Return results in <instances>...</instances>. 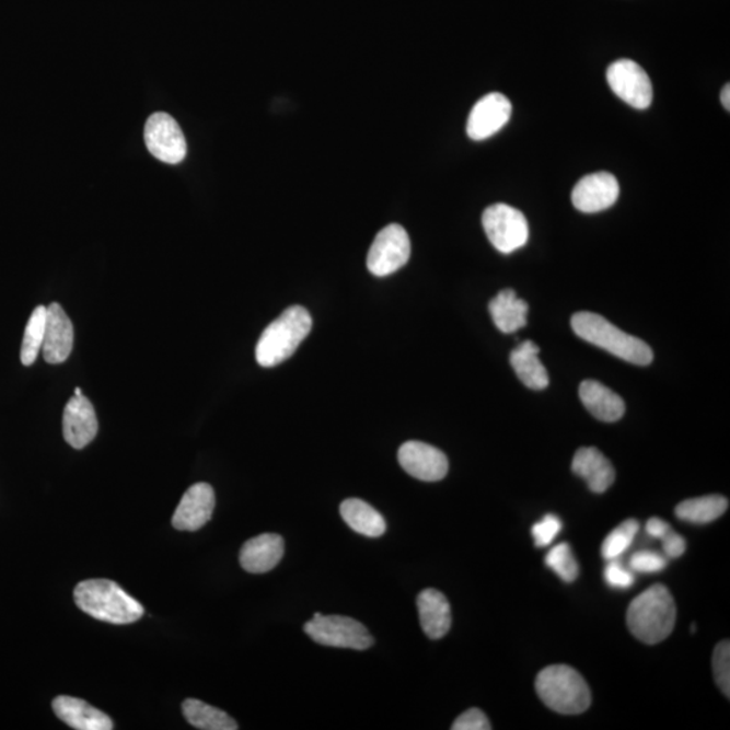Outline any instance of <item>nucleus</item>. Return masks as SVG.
<instances>
[{
    "mask_svg": "<svg viewBox=\"0 0 730 730\" xmlns=\"http://www.w3.org/2000/svg\"><path fill=\"white\" fill-rule=\"evenodd\" d=\"M676 623L674 596L664 584H653L631 601L626 624L637 640L654 646L672 634Z\"/></svg>",
    "mask_w": 730,
    "mask_h": 730,
    "instance_id": "nucleus-1",
    "label": "nucleus"
},
{
    "mask_svg": "<svg viewBox=\"0 0 730 730\" xmlns=\"http://www.w3.org/2000/svg\"><path fill=\"white\" fill-rule=\"evenodd\" d=\"M73 598L80 611L114 625L134 624L146 613L140 602L107 579L80 582L74 588Z\"/></svg>",
    "mask_w": 730,
    "mask_h": 730,
    "instance_id": "nucleus-2",
    "label": "nucleus"
},
{
    "mask_svg": "<svg viewBox=\"0 0 730 730\" xmlns=\"http://www.w3.org/2000/svg\"><path fill=\"white\" fill-rule=\"evenodd\" d=\"M571 326L575 335L582 340L607 350L609 354L617 356L618 359L635 366L652 363L653 352L647 343L618 329L602 315L590 312L573 314Z\"/></svg>",
    "mask_w": 730,
    "mask_h": 730,
    "instance_id": "nucleus-3",
    "label": "nucleus"
},
{
    "mask_svg": "<svg viewBox=\"0 0 730 730\" xmlns=\"http://www.w3.org/2000/svg\"><path fill=\"white\" fill-rule=\"evenodd\" d=\"M313 327L312 315L302 306L285 310L266 327L256 345V361L262 367H275L294 355Z\"/></svg>",
    "mask_w": 730,
    "mask_h": 730,
    "instance_id": "nucleus-4",
    "label": "nucleus"
},
{
    "mask_svg": "<svg viewBox=\"0 0 730 730\" xmlns=\"http://www.w3.org/2000/svg\"><path fill=\"white\" fill-rule=\"evenodd\" d=\"M536 692L549 709L560 715H580L590 708L588 682L568 665H551L536 677Z\"/></svg>",
    "mask_w": 730,
    "mask_h": 730,
    "instance_id": "nucleus-5",
    "label": "nucleus"
},
{
    "mask_svg": "<svg viewBox=\"0 0 730 730\" xmlns=\"http://www.w3.org/2000/svg\"><path fill=\"white\" fill-rule=\"evenodd\" d=\"M303 629L310 639L325 647L366 651L375 644L366 626L350 617L322 616L321 613H315L313 618L304 624Z\"/></svg>",
    "mask_w": 730,
    "mask_h": 730,
    "instance_id": "nucleus-6",
    "label": "nucleus"
},
{
    "mask_svg": "<svg viewBox=\"0 0 730 730\" xmlns=\"http://www.w3.org/2000/svg\"><path fill=\"white\" fill-rule=\"evenodd\" d=\"M483 228L494 248L509 255L522 248L529 240V225L524 215L509 205L487 207L482 217Z\"/></svg>",
    "mask_w": 730,
    "mask_h": 730,
    "instance_id": "nucleus-7",
    "label": "nucleus"
},
{
    "mask_svg": "<svg viewBox=\"0 0 730 730\" xmlns=\"http://www.w3.org/2000/svg\"><path fill=\"white\" fill-rule=\"evenodd\" d=\"M412 255L409 234L401 225L391 223L376 234L368 252L367 267L372 275L383 278L406 266Z\"/></svg>",
    "mask_w": 730,
    "mask_h": 730,
    "instance_id": "nucleus-8",
    "label": "nucleus"
},
{
    "mask_svg": "<svg viewBox=\"0 0 730 730\" xmlns=\"http://www.w3.org/2000/svg\"><path fill=\"white\" fill-rule=\"evenodd\" d=\"M607 83L619 100L628 103L637 111H646L651 106L653 89L644 68L634 60L614 61L606 72Z\"/></svg>",
    "mask_w": 730,
    "mask_h": 730,
    "instance_id": "nucleus-9",
    "label": "nucleus"
},
{
    "mask_svg": "<svg viewBox=\"0 0 730 730\" xmlns=\"http://www.w3.org/2000/svg\"><path fill=\"white\" fill-rule=\"evenodd\" d=\"M143 135L149 152L160 161L166 164H179L186 158V138L181 126L170 114H153L147 120Z\"/></svg>",
    "mask_w": 730,
    "mask_h": 730,
    "instance_id": "nucleus-10",
    "label": "nucleus"
},
{
    "mask_svg": "<svg viewBox=\"0 0 730 730\" xmlns=\"http://www.w3.org/2000/svg\"><path fill=\"white\" fill-rule=\"evenodd\" d=\"M398 460L407 474L422 482L444 479L450 470L444 452L421 441L405 442L399 448Z\"/></svg>",
    "mask_w": 730,
    "mask_h": 730,
    "instance_id": "nucleus-11",
    "label": "nucleus"
},
{
    "mask_svg": "<svg viewBox=\"0 0 730 730\" xmlns=\"http://www.w3.org/2000/svg\"><path fill=\"white\" fill-rule=\"evenodd\" d=\"M511 102L499 92H491L476 102L470 113L467 135L471 140L483 141L498 134L511 117Z\"/></svg>",
    "mask_w": 730,
    "mask_h": 730,
    "instance_id": "nucleus-12",
    "label": "nucleus"
},
{
    "mask_svg": "<svg viewBox=\"0 0 730 730\" xmlns=\"http://www.w3.org/2000/svg\"><path fill=\"white\" fill-rule=\"evenodd\" d=\"M619 184L616 176L609 172H598L582 177L572 189V205L579 211L600 212L617 202Z\"/></svg>",
    "mask_w": 730,
    "mask_h": 730,
    "instance_id": "nucleus-13",
    "label": "nucleus"
},
{
    "mask_svg": "<svg viewBox=\"0 0 730 730\" xmlns=\"http://www.w3.org/2000/svg\"><path fill=\"white\" fill-rule=\"evenodd\" d=\"M216 508V494L207 483H197L188 488L177 505L172 525L177 531L195 532L211 520Z\"/></svg>",
    "mask_w": 730,
    "mask_h": 730,
    "instance_id": "nucleus-14",
    "label": "nucleus"
},
{
    "mask_svg": "<svg viewBox=\"0 0 730 730\" xmlns=\"http://www.w3.org/2000/svg\"><path fill=\"white\" fill-rule=\"evenodd\" d=\"M97 418L94 406L82 395H73L62 414V434L74 450H83L97 433Z\"/></svg>",
    "mask_w": 730,
    "mask_h": 730,
    "instance_id": "nucleus-15",
    "label": "nucleus"
},
{
    "mask_svg": "<svg viewBox=\"0 0 730 730\" xmlns=\"http://www.w3.org/2000/svg\"><path fill=\"white\" fill-rule=\"evenodd\" d=\"M73 348V325L65 309L59 303L46 308L45 337L43 356L46 363L61 364L69 358Z\"/></svg>",
    "mask_w": 730,
    "mask_h": 730,
    "instance_id": "nucleus-16",
    "label": "nucleus"
},
{
    "mask_svg": "<svg viewBox=\"0 0 730 730\" xmlns=\"http://www.w3.org/2000/svg\"><path fill=\"white\" fill-rule=\"evenodd\" d=\"M283 555V537L275 533H263L243 545L240 552V563L246 572L266 573L279 565Z\"/></svg>",
    "mask_w": 730,
    "mask_h": 730,
    "instance_id": "nucleus-17",
    "label": "nucleus"
},
{
    "mask_svg": "<svg viewBox=\"0 0 730 730\" xmlns=\"http://www.w3.org/2000/svg\"><path fill=\"white\" fill-rule=\"evenodd\" d=\"M575 475L588 483L591 491L603 494L612 487L616 480V470L609 460L596 448H580L572 460Z\"/></svg>",
    "mask_w": 730,
    "mask_h": 730,
    "instance_id": "nucleus-18",
    "label": "nucleus"
},
{
    "mask_svg": "<svg viewBox=\"0 0 730 730\" xmlns=\"http://www.w3.org/2000/svg\"><path fill=\"white\" fill-rule=\"evenodd\" d=\"M55 715L68 727L78 730H112L114 722L105 712L83 699L60 695L51 704Z\"/></svg>",
    "mask_w": 730,
    "mask_h": 730,
    "instance_id": "nucleus-19",
    "label": "nucleus"
},
{
    "mask_svg": "<svg viewBox=\"0 0 730 730\" xmlns=\"http://www.w3.org/2000/svg\"><path fill=\"white\" fill-rule=\"evenodd\" d=\"M419 623L425 635L440 640L451 629L452 612L447 596L434 589L424 590L417 598Z\"/></svg>",
    "mask_w": 730,
    "mask_h": 730,
    "instance_id": "nucleus-20",
    "label": "nucleus"
},
{
    "mask_svg": "<svg viewBox=\"0 0 730 730\" xmlns=\"http://www.w3.org/2000/svg\"><path fill=\"white\" fill-rule=\"evenodd\" d=\"M580 401L596 419L616 422L625 414V402L611 389L596 381H584L579 387Z\"/></svg>",
    "mask_w": 730,
    "mask_h": 730,
    "instance_id": "nucleus-21",
    "label": "nucleus"
},
{
    "mask_svg": "<svg viewBox=\"0 0 730 730\" xmlns=\"http://www.w3.org/2000/svg\"><path fill=\"white\" fill-rule=\"evenodd\" d=\"M540 348L533 341H524L510 354V364L520 381L528 389L544 390L548 387L549 375L538 359Z\"/></svg>",
    "mask_w": 730,
    "mask_h": 730,
    "instance_id": "nucleus-22",
    "label": "nucleus"
},
{
    "mask_svg": "<svg viewBox=\"0 0 730 730\" xmlns=\"http://www.w3.org/2000/svg\"><path fill=\"white\" fill-rule=\"evenodd\" d=\"M488 309L494 324L502 333H514L528 324V303L517 297L514 290L506 289L499 292L491 299Z\"/></svg>",
    "mask_w": 730,
    "mask_h": 730,
    "instance_id": "nucleus-23",
    "label": "nucleus"
},
{
    "mask_svg": "<svg viewBox=\"0 0 730 730\" xmlns=\"http://www.w3.org/2000/svg\"><path fill=\"white\" fill-rule=\"evenodd\" d=\"M340 514L345 524L366 537L378 538L386 533L387 525L383 515L370 503L359 498H349L344 501L340 506Z\"/></svg>",
    "mask_w": 730,
    "mask_h": 730,
    "instance_id": "nucleus-24",
    "label": "nucleus"
},
{
    "mask_svg": "<svg viewBox=\"0 0 730 730\" xmlns=\"http://www.w3.org/2000/svg\"><path fill=\"white\" fill-rule=\"evenodd\" d=\"M729 501L722 496L687 499L676 506L675 515L690 524H709L727 513Z\"/></svg>",
    "mask_w": 730,
    "mask_h": 730,
    "instance_id": "nucleus-25",
    "label": "nucleus"
},
{
    "mask_svg": "<svg viewBox=\"0 0 730 730\" xmlns=\"http://www.w3.org/2000/svg\"><path fill=\"white\" fill-rule=\"evenodd\" d=\"M189 726L202 730H237V722L228 712L207 705L202 700L186 699L182 705Z\"/></svg>",
    "mask_w": 730,
    "mask_h": 730,
    "instance_id": "nucleus-26",
    "label": "nucleus"
},
{
    "mask_svg": "<svg viewBox=\"0 0 730 730\" xmlns=\"http://www.w3.org/2000/svg\"><path fill=\"white\" fill-rule=\"evenodd\" d=\"M46 324V308L34 309L27 321L25 335H23L21 347V361L23 366H32L43 350Z\"/></svg>",
    "mask_w": 730,
    "mask_h": 730,
    "instance_id": "nucleus-27",
    "label": "nucleus"
},
{
    "mask_svg": "<svg viewBox=\"0 0 730 730\" xmlns=\"http://www.w3.org/2000/svg\"><path fill=\"white\" fill-rule=\"evenodd\" d=\"M639 529L640 524L636 520L630 519L624 521L623 524L607 534L605 542L602 544V556L605 557L607 561L618 559V557L630 547L631 543H634Z\"/></svg>",
    "mask_w": 730,
    "mask_h": 730,
    "instance_id": "nucleus-28",
    "label": "nucleus"
},
{
    "mask_svg": "<svg viewBox=\"0 0 730 730\" xmlns=\"http://www.w3.org/2000/svg\"><path fill=\"white\" fill-rule=\"evenodd\" d=\"M545 565H547L563 582L572 583L577 580L579 575V565L575 559L573 552L570 544L561 543L555 545L545 557Z\"/></svg>",
    "mask_w": 730,
    "mask_h": 730,
    "instance_id": "nucleus-29",
    "label": "nucleus"
},
{
    "mask_svg": "<svg viewBox=\"0 0 730 730\" xmlns=\"http://www.w3.org/2000/svg\"><path fill=\"white\" fill-rule=\"evenodd\" d=\"M712 675L717 686L720 687L727 698L730 697V644L723 640L715 649L712 653Z\"/></svg>",
    "mask_w": 730,
    "mask_h": 730,
    "instance_id": "nucleus-30",
    "label": "nucleus"
},
{
    "mask_svg": "<svg viewBox=\"0 0 730 730\" xmlns=\"http://www.w3.org/2000/svg\"><path fill=\"white\" fill-rule=\"evenodd\" d=\"M667 565V557L653 551L636 552L629 560L630 570L639 573H658L663 571Z\"/></svg>",
    "mask_w": 730,
    "mask_h": 730,
    "instance_id": "nucleus-31",
    "label": "nucleus"
},
{
    "mask_svg": "<svg viewBox=\"0 0 730 730\" xmlns=\"http://www.w3.org/2000/svg\"><path fill=\"white\" fill-rule=\"evenodd\" d=\"M561 528L563 524L559 517L554 514L545 515L542 521H538L537 524H534L532 528V536L536 547H548V545L554 542L557 534L560 533Z\"/></svg>",
    "mask_w": 730,
    "mask_h": 730,
    "instance_id": "nucleus-32",
    "label": "nucleus"
},
{
    "mask_svg": "<svg viewBox=\"0 0 730 730\" xmlns=\"http://www.w3.org/2000/svg\"><path fill=\"white\" fill-rule=\"evenodd\" d=\"M605 580L611 588L629 589L635 583L634 572L626 570L618 559L609 560L605 568Z\"/></svg>",
    "mask_w": 730,
    "mask_h": 730,
    "instance_id": "nucleus-33",
    "label": "nucleus"
},
{
    "mask_svg": "<svg viewBox=\"0 0 730 730\" xmlns=\"http://www.w3.org/2000/svg\"><path fill=\"white\" fill-rule=\"evenodd\" d=\"M453 730H490V721L480 709H470L457 717L453 722Z\"/></svg>",
    "mask_w": 730,
    "mask_h": 730,
    "instance_id": "nucleus-34",
    "label": "nucleus"
},
{
    "mask_svg": "<svg viewBox=\"0 0 730 730\" xmlns=\"http://www.w3.org/2000/svg\"><path fill=\"white\" fill-rule=\"evenodd\" d=\"M662 543L664 555L665 557H670V559H677V557H681L683 554H685L686 540L674 531L667 533L662 538Z\"/></svg>",
    "mask_w": 730,
    "mask_h": 730,
    "instance_id": "nucleus-35",
    "label": "nucleus"
},
{
    "mask_svg": "<svg viewBox=\"0 0 730 730\" xmlns=\"http://www.w3.org/2000/svg\"><path fill=\"white\" fill-rule=\"evenodd\" d=\"M646 531L648 536L662 540L667 533L672 531V528L670 526L669 522H665L662 519H658V517H653V519L647 522Z\"/></svg>",
    "mask_w": 730,
    "mask_h": 730,
    "instance_id": "nucleus-36",
    "label": "nucleus"
},
{
    "mask_svg": "<svg viewBox=\"0 0 730 730\" xmlns=\"http://www.w3.org/2000/svg\"><path fill=\"white\" fill-rule=\"evenodd\" d=\"M721 102L722 106L727 108V111H730V85L727 84L726 88H723L721 92Z\"/></svg>",
    "mask_w": 730,
    "mask_h": 730,
    "instance_id": "nucleus-37",
    "label": "nucleus"
},
{
    "mask_svg": "<svg viewBox=\"0 0 730 730\" xmlns=\"http://www.w3.org/2000/svg\"><path fill=\"white\" fill-rule=\"evenodd\" d=\"M82 394H83L82 390H80L79 387L74 389V395H82Z\"/></svg>",
    "mask_w": 730,
    "mask_h": 730,
    "instance_id": "nucleus-38",
    "label": "nucleus"
}]
</instances>
